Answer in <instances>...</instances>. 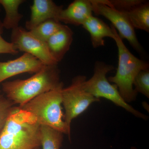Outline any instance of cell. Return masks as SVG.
Wrapping results in <instances>:
<instances>
[{"label": "cell", "mask_w": 149, "mask_h": 149, "mask_svg": "<svg viewBox=\"0 0 149 149\" xmlns=\"http://www.w3.org/2000/svg\"><path fill=\"white\" fill-rule=\"evenodd\" d=\"M41 146V125L28 112L15 107L0 134V149H35Z\"/></svg>", "instance_id": "1"}, {"label": "cell", "mask_w": 149, "mask_h": 149, "mask_svg": "<svg viewBox=\"0 0 149 149\" xmlns=\"http://www.w3.org/2000/svg\"><path fill=\"white\" fill-rule=\"evenodd\" d=\"M60 71L58 64L45 66L31 77L24 80H14L2 84L6 97L18 107L24 105L32 99L60 86Z\"/></svg>", "instance_id": "2"}, {"label": "cell", "mask_w": 149, "mask_h": 149, "mask_svg": "<svg viewBox=\"0 0 149 149\" xmlns=\"http://www.w3.org/2000/svg\"><path fill=\"white\" fill-rule=\"evenodd\" d=\"M63 83L58 88L37 96L20 109L29 113L41 126H47L65 134L70 141V127L64 120L62 110Z\"/></svg>", "instance_id": "3"}, {"label": "cell", "mask_w": 149, "mask_h": 149, "mask_svg": "<svg viewBox=\"0 0 149 149\" xmlns=\"http://www.w3.org/2000/svg\"><path fill=\"white\" fill-rule=\"evenodd\" d=\"M114 40L118 50V66L115 75L108 80L117 86L120 95L128 103L135 101L138 94L133 87L135 77L141 70L149 69V65L130 52L116 30Z\"/></svg>", "instance_id": "4"}, {"label": "cell", "mask_w": 149, "mask_h": 149, "mask_svg": "<svg viewBox=\"0 0 149 149\" xmlns=\"http://www.w3.org/2000/svg\"><path fill=\"white\" fill-rule=\"evenodd\" d=\"M114 69L111 65L103 61H96L94 65V74L90 79L84 82V89L95 97L109 100L136 117L146 120L148 118L147 116L126 103L120 95L117 86L115 84H111L107 78V74Z\"/></svg>", "instance_id": "5"}, {"label": "cell", "mask_w": 149, "mask_h": 149, "mask_svg": "<svg viewBox=\"0 0 149 149\" xmlns=\"http://www.w3.org/2000/svg\"><path fill=\"white\" fill-rule=\"evenodd\" d=\"M86 80L84 75H77L72 79L69 86L62 91V105L65 111L64 120L69 127L72 120L85 111L90 105L100 101L85 91L83 84Z\"/></svg>", "instance_id": "6"}, {"label": "cell", "mask_w": 149, "mask_h": 149, "mask_svg": "<svg viewBox=\"0 0 149 149\" xmlns=\"http://www.w3.org/2000/svg\"><path fill=\"white\" fill-rule=\"evenodd\" d=\"M93 12L108 19L118 30L119 37L128 41L130 46L140 54L144 55V49L139 42L132 24L125 13L117 10L104 2L103 0H90Z\"/></svg>", "instance_id": "7"}, {"label": "cell", "mask_w": 149, "mask_h": 149, "mask_svg": "<svg viewBox=\"0 0 149 149\" xmlns=\"http://www.w3.org/2000/svg\"><path fill=\"white\" fill-rule=\"evenodd\" d=\"M11 40L19 52L32 55L46 65L58 64L50 52L46 42L23 27L19 26L12 29Z\"/></svg>", "instance_id": "8"}, {"label": "cell", "mask_w": 149, "mask_h": 149, "mask_svg": "<svg viewBox=\"0 0 149 149\" xmlns=\"http://www.w3.org/2000/svg\"><path fill=\"white\" fill-rule=\"evenodd\" d=\"M45 65L34 56L26 53L15 59L0 61V83L22 73L27 72L35 74Z\"/></svg>", "instance_id": "9"}, {"label": "cell", "mask_w": 149, "mask_h": 149, "mask_svg": "<svg viewBox=\"0 0 149 149\" xmlns=\"http://www.w3.org/2000/svg\"><path fill=\"white\" fill-rule=\"evenodd\" d=\"M63 9V6L57 5L52 0H34L30 6V18L25 23L26 29L30 31L49 19L59 21L60 14Z\"/></svg>", "instance_id": "10"}, {"label": "cell", "mask_w": 149, "mask_h": 149, "mask_svg": "<svg viewBox=\"0 0 149 149\" xmlns=\"http://www.w3.org/2000/svg\"><path fill=\"white\" fill-rule=\"evenodd\" d=\"M93 6L90 0H75L60 14L58 20L65 24L83 25L93 15Z\"/></svg>", "instance_id": "11"}, {"label": "cell", "mask_w": 149, "mask_h": 149, "mask_svg": "<svg viewBox=\"0 0 149 149\" xmlns=\"http://www.w3.org/2000/svg\"><path fill=\"white\" fill-rule=\"evenodd\" d=\"M73 35L72 30L68 26L62 24L60 29L46 41L50 52L58 63L69 51Z\"/></svg>", "instance_id": "12"}, {"label": "cell", "mask_w": 149, "mask_h": 149, "mask_svg": "<svg viewBox=\"0 0 149 149\" xmlns=\"http://www.w3.org/2000/svg\"><path fill=\"white\" fill-rule=\"evenodd\" d=\"M90 33L91 43L94 48L105 45L104 38L109 37L114 40L116 29L112 25L110 27L102 19L92 15L82 25Z\"/></svg>", "instance_id": "13"}, {"label": "cell", "mask_w": 149, "mask_h": 149, "mask_svg": "<svg viewBox=\"0 0 149 149\" xmlns=\"http://www.w3.org/2000/svg\"><path fill=\"white\" fill-rule=\"evenodd\" d=\"M24 2V0H0V4L6 12L2 22L3 28L12 30L19 27V23L23 17L19 12V8Z\"/></svg>", "instance_id": "14"}, {"label": "cell", "mask_w": 149, "mask_h": 149, "mask_svg": "<svg viewBox=\"0 0 149 149\" xmlns=\"http://www.w3.org/2000/svg\"><path fill=\"white\" fill-rule=\"evenodd\" d=\"M125 14L134 29L149 32V2L143 3L130 10Z\"/></svg>", "instance_id": "15"}, {"label": "cell", "mask_w": 149, "mask_h": 149, "mask_svg": "<svg viewBox=\"0 0 149 149\" xmlns=\"http://www.w3.org/2000/svg\"><path fill=\"white\" fill-rule=\"evenodd\" d=\"M63 134L47 126H41V146L42 149H60Z\"/></svg>", "instance_id": "16"}, {"label": "cell", "mask_w": 149, "mask_h": 149, "mask_svg": "<svg viewBox=\"0 0 149 149\" xmlns=\"http://www.w3.org/2000/svg\"><path fill=\"white\" fill-rule=\"evenodd\" d=\"M62 24L55 19H49L39 24L29 31L35 37L46 42L60 29Z\"/></svg>", "instance_id": "17"}, {"label": "cell", "mask_w": 149, "mask_h": 149, "mask_svg": "<svg viewBox=\"0 0 149 149\" xmlns=\"http://www.w3.org/2000/svg\"><path fill=\"white\" fill-rule=\"evenodd\" d=\"M133 85L135 91L141 93L148 98H149V69L141 70L136 75Z\"/></svg>", "instance_id": "18"}, {"label": "cell", "mask_w": 149, "mask_h": 149, "mask_svg": "<svg viewBox=\"0 0 149 149\" xmlns=\"http://www.w3.org/2000/svg\"><path fill=\"white\" fill-rule=\"evenodd\" d=\"M14 105L0 92V134L9 116L15 107Z\"/></svg>", "instance_id": "19"}, {"label": "cell", "mask_w": 149, "mask_h": 149, "mask_svg": "<svg viewBox=\"0 0 149 149\" xmlns=\"http://www.w3.org/2000/svg\"><path fill=\"white\" fill-rule=\"evenodd\" d=\"M107 4L116 9L126 13L139 5L144 0H103Z\"/></svg>", "instance_id": "20"}, {"label": "cell", "mask_w": 149, "mask_h": 149, "mask_svg": "<svg viewBox=\"0 0 149 149\" xmlns=\"http://www.w3.org/2000/svg\"><path fill=\"white\" fill-rule=\"evenodd\" d=\"M3 28L2 22L1 21L0 19V54H10L13 55H16L18 53L19 51L17 49L13 44L11 42H9L6 41L2 37Z\"/></svg>", "instance_id": "21"}, {"label": "cell", "mask_w": 149, "mask_h": 149, "mask_svg": "<svg viewBox=\"0 0 149 149\" xmlns=\"http://www.w3.org/2000/svg\"><path fill=\"white\" fill-rule=\"evenodd\" d=\"M137 149L136 148H135V147H132V148H131V149Z\"/></svg>", "instance_id": "22"}, {"label": "cell", "mask_w": 149, "mask_h": 149, "mask_svg": "<svg viewBox=\"0 0 149 149\" xmlns=\"http://www.w3.org/2000/svg\"><path fill=\"white\" fill-rule=\"evenodd\" d=\"M40 148H35V149H40Z\"/></svg>", "instance_id": "23"}, {"label": "cell", "mask_w": 149, "mask_h": 149, "mask_svg": "<svg viewBox=\"0 0 149 149\" xmlns=\"http://www.w3.org/2000/svg\"><path fill=\"white\" fill-rule=\"evenodd\" d=\"M1 4H0V11H1Z\"/></svg>", "instance_id": "24"}]
</instances>
